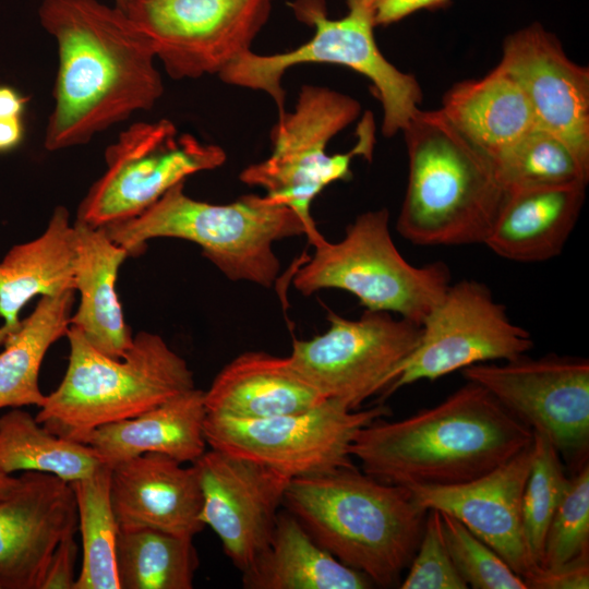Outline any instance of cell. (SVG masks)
<instances>
[{
    "label": "cell",
    "mask_w": 589,
    "mask_h": 589,
    "mask_svg": "<svg viewBox=\"0 0 589 589\" xmlns=\"http://www.w3.org/2000/svg\"><path fill=\"white\" fill-rule=\"evenodd\" d=\"M110 497L119 530L155 529L194 538L203 496L194 467L145 453L111 467Z\"/></svg>",
    "instance_id": "cell-20"
},
{
    "label": "cell",
    "mask_w": 589,
    "mask_h": 589,
    "mask_svg": "<svg viewBox=\"0 0 589 589\" xmlns=\"http://www.w3.org/2000/svg\"><path fill=\"white\" fill-rule=\"evenodd\" d=\"M449 0H368L375 25H388L422 9H433Z\"/></svg>",
    "instance_id": "cell-39"
},
{
    "label": "cell",
    "mask_w": 589,
    "mask_h": 589,
    "mask_svg": "<svg viewBox=\"0 0 589 589\" xmlns=\"http://www.w3.org/2000/svg\"><path fill=\"white\" fill-rule=\"evenodd\" d=\"M105 161L77 209L76 220L92 227L136 217L188 177L224 165L226 153L160 119L123 130L106 148Z\"/></svg>",
    "instance_id": "cell-10"
},
{
    "label": "cell",
    "mask_w": 589,
    "mask_h": 589,
    "mask_svg": "<svg viewBox=\"0 0 589 589\" xmlns=\"http://www.w3.org/2000/svg\"><path fill=\"white\" fill-rule=\"evenodd\" d=\"M191 465L203 496L201 520L217 534L225 554L242 572L269 544L291 479L213 448Z\"/></svg>",
    "instance_id": "cell-16"
},
{
    "label": "cell",
    "mask_w": 589,
    "mask_h": 589,
    "mask_svg": "<svg viewBox=\"0 0 589 589\" xmlns=\"http://www.w3.org/2000/svg\"><path fill=\"white\" fill-rule=\"evenodd\" d=\"M205 417L204 390L194 387L134 418L95 429L85 444L110 467L145 453L192 464L206 450Z\"/></svg>",
    "instance_id": "cell-24"
},
{
    "label": "cell",
    "mask_w": 589,
    "mask_h": 589,
    "mask_svg": "<svg viewBox=\"0 0 589 589\" xmlns=\"http://www.w3.org/2000/svg\"><path fill=\"white\" fill-rule=\"evenodd\" d=\"M101 464L89 445L49 432L21 408L0 417V473L36 471L70 483L89 476Z\"/></svg>",
    "instance_id": "cell-29"
},
{
    "label": "cell",
    "mask_w": 589,
    "mask_h": 589,
    "mask_svg": "<svg viewBox=\"0 0 589 589\" xmlns=\"http://www.w3.org/2000/svg\"><path fill=\"white\" fill-rule=\"evenodd\" d=\"M242 573L247 589H368L373 584L317 544L288 510L267 548Z\"/></svg>",
    "instance_id": "cell-27"
},
{
    "label": "cell",
    "mask_w": 589,
    "mask_h": 589,
    "mask_svg": "<svg viewBox=\"0 0 589 589\" xmlns=\"http://www.w3.org/2000/svg\"><path fill=\"white\" fill-rule=\"evenodd\" d=\"M527 589H588L589 552L553 567H536L525 576Z\"/></svg>",
    "instance_id": "cell-37"
},
{
    "label": "cell",
    "mask_w": 589,
    "mask_h": 589,
    "mask_svg": "<svg viewBox=\"0 0 589 589\" xmlns=\"http://www.w3.org/2000/svg\"><path fill=\"white\" fill-rule=\"evenodd\" d=\"M75 232L69 211L57 206L45 231L14 245L0 262V346L20 328L24 306L36 296L74 289Z\"/></svg>",
    "instance_id": "cell-25"
},
{
    "label": "cell",
    "mask_w": 589,
    "mask_h": 589,
    "mask_svg": "<svg viewBox=\"0 0 589 589\" xmlns=\"http://www.w3.org/2000/svg\"><path fill=\"white\" fill-rule=\"evenodd\" d=\"M348 12L330 19L324 0L289 2L294 16L313 28L312 37L301 46L275 55L248 51L219 77L226 84L261 91L285 111L281 79L291 67L304 63H329L349 68L369 79L382 110V133L386 137L402 132L422 103L418 80L390 63L374 37V16L368 0H346Z\"/></svg>",
    "instance_id": "cell-7"
},
{
    "label": "cell",
    "mask_w": 589,
    "mask_h": 589,
    "mask_svg": "<svg viewBox=\"0 0 589 589\" xmlns=\"http://www.w3.org/2000/svg\"><path fill=\"white\" fill-rule=\"evenodd\" d=\"M408 180L396 228L417 245L484 244L507 191L493 159L441 109H418L402 131Z\"/></svg>",
    "instance_id": "cell-4"
},
{
    "label": "cell",
    "mask_w": 589,
    "mask_h": 589,
    "mask_svg": "<svg viewBox=\"0 0 589 589\" xmlns=\"http://www.w3.org/2000/svg\"><path fill=\"white\" fill-rule=\"evenodd\" d=\"M532 443L492 471L465 483L409 486L423 508L461 521L521 578L538 567L531 560L522 526V495Z\"/></svg>",
    "instance_id": "cell-18"
},
{
    "label": "cell",
    "mask_w": 589,
    "mask_h": 589,
    "mask_svg": "<svg viewBox=\"0 0 589 589\" xmlns=\"http://www.w3.org/2000/svg\"><path fill=\"white\" fill-rule=\"evenodd\" d=\"M74 533L64 536L55 549L40 589H74L77 577L74 567L79 551Z\"/></svg>",
    "instance_id": "cell-38"
},
{
    "label": "cell",
    "mask_w": 589,
    "mask_h": 589,
    "mask_svg": "<svg viewBox=\"0 0 589 589\" xmlns=\"http://www.w3.org/2000/svg\"><path fill=\"white\" fill-rule=\"evenodd\" d=\"M568 483L556 447L533 432L531 467L522 495V526L529 555L537 566L542 565L546 530Z\"/></svg>",
    "instance_id": "cell-33"
},
{
    "label": "cell",
    "mask_w": 589,
    "mask_h": 589,
    "mask_svg": "<svg viewBox=\"0 0 589 589\" xmlns=\"http://www.w3.org/2000/svg\"><path fill=\"white\" fill-rule=\"evenodd\" d=\"M353 97L323 86L304 85L292 111L278 113L271 140L272 154L240 173V180L265 190L268 197L292 208L305 223L311 243L321 233L311 215L314 199L329 184L351 178L356 156L371 160L375 124L365 112L357 142L347 153L329 155L327 144L360 116Z\"/></svg>",
    "instance_id": "cell-8"
},
{
    "label": "cell",
    "mask_w": 589,
    "mask_h": 589,
    "mask_svg": "<svg viewBox=\"0 0 589 589\" xmlns=\"http://www.w3.org/2000/svg\"><path fill=\"white\" fill-rule=\"evenodd\" d=\"M104 228L129 256L141 254L151 239L193 242L227 278L265 288L272 287L280 269L274 242L309 233L292 208L267 195L247 194L228 204H213L189 196L184 182L136 217Z\"/></svg>",
    "instance_id": "cell-5"
},
{
    "label": "cell",
    "mask_w": 589,
    "mask_h": 589,
    "mask_svg": "<svg viewBox=\"0 0 589 589\" xmlns=\"http://www.w3.org/2000/svg\"><path fill=\"white\" fill-rule=\"evenodd\" d=\"M28 100L13 87L0 85V118L22 117Z\"/></svg>",
    "instance_id": "cell-41"
},
{
    "label": "cell",
    "mask_w": 589,
    "mask_h": 589,
    "mask_svg": "<svg viewBox=\"0 0 589 589\" xmlns=\"http://www.w3.org/2000/svg\"><path fill=\"white\" fill-rule=\"evenodd\" d=\"M390 409L376 405L351 410L327 398L298 413L263 419H238L206 412L207 445L269 467L290 479L353 466L350 445L358 431Z\"/></svg>",
    "instance_id": "cell-11"
},
{
    "label": "cell",
    "mask_w": 589,
    "mask_h": 589,
    "mask_svg": "<svg viewBox=\"0 0 589 589\" xmlns=\"http://www.w3.org/2000/svg\"><path fill=\"white\" fill-rule=\"evenodd\" d=\"M441 513L446 546L468 587L474 589H527L524 579L461 521Z\"/></svg>",
    "instance_id": "cell-35"
},
{
    "label": "cell",
    "mask_w": 589,
    "mask_h": 589,
    "mask_svg": "<svg viewBox=\"0 0 589 589\" xmlns=\"http://www.w3.org/2000/svg\"><path fill=\"white\" fill-rule=\"evenodd\" d=\"M401 589H467L446 546L442 516L428 509L424 529Z\"/></svg>",
    "instance_id": "cell-36"
},
{
    "label": "cell",
    "mask_w": 589,
    "mask_h": 589,
    "mask_svg": "<svg viewBox=\"0 0 589 589\" xmlns=\"http://www.w3.org/2000/svg\"><path fill=\"white\" fill-rule=\"evenodd\" d=\"M440 109L492 159L538 128L526 95L497 65L481 79L454 84Z\"/></svg>",
    "instance_id": "cell-26"
},
{
    "label": "cell",
    "mask_w": 589,
    "mask_h": 589,
    "mask_svg": "<svg viewBox=\"0 0 589 589\" xmlns=\"http://www.w3.org/2000/svg\"><path fill=\"white\" fill-rule=\"evenodd\" d=\"M21 478L12 477L11 474L0 473V500L9 496L20 485Z\"/></svg>",
    "instance_id": "cell-42"
},
{
    "label": "cell",
    "mask_w": 589,
    "mask_h": 589,
    "mask_svg": "<svg viewBox=\"0 0 589 589\" xmlns=\"http://www.w3.org/2000/svg\"><path fill=\"white\" fill-rule=\"evenodd\" d=\"M75 290L40 297L34 311L4 342L0 352V410L40 407L45 401L39 387L44 358L57 340L67 335Z\"/></svg>",
    "instance_id": "cell-28"
},
{
    "label": "cell",
    "mask_w": 589,
    "mask_h": 589,
    "mask_svg": "<svg viewBox=\"0 0 589 589\" xmlns=\"http://www.w3.org/2000/svg\"><path fill=\"white\" fill-rule=\"evenodd\" d=\"M129 0H115L116 2V5L119 7L120 9L124 10L127 3H128Z\"/></svg>",
    "instance_id": "cell-43"
},
{
    "label": "cell",
    "mask_w": 589,
    "mask_h": 589,
    "mask_svg": "<svg viewBox=\"0 0 589 589\" xmlns=\"http://www.w3.org/2000/svg\"><path fill=\"white\" fill-rule=\"evenodd\" d=\"M273 0H129L124 12L175 80L218 74L266 24Z\"/></svg>",
    "instance_id": "cell-13"
},
{
    "label": "cell",
    "mask_w": 589,
    "mask_h": 589,
    "mask_svg": "<svg viewBox=\"0 0 589 589\" xmlns=\"http://www.w3.org/2000/svg\"><path fill=\"white\" fill-rule=\"evenodd\" d=\"M111 467L101 464L89 476L70 482L83 560L74 589H120L116 569V543L119 526L110 497Z\"/></svg>",
    "instance_id": "cell-31"
},
{
    "label": "cell",
    "mask_w": 589,
    "mask_h": 589,
    "mask_svg": "<svg viewBox=\"0 0 589 589\" xmlns=\"http://www.w3.org/2000/svg\"><path fill=\"white\" fill-rule=\"evenodd\" d=\"M506 189L588 183L589 168L554 134L536 128L493 159Z\"/></svg>",
    "instance_id": "cell-32"
},
{
    "label": "cell",
    "mask_w": 589,
    "mask_h": 589,
    "mask_svg": "<svg viewBox=\"0 0 589 589\" xmlns=\"http://www.w3.org/2000/svg\"><path fill=\"white\" fill-rule=\"evenodd\" d=\"M587 183L507 191L484 244L508 261L534 263L557 256L573 231Z\"/></svg>",
    "instance_id": "cell-22"
},
{
    "label": "cell",
    "mask_w": 589,
    "mask_h": 589,
    "mask_svg": "<svg viewBox=\"0 0 589 589\" xmlns=\"http://www.w3.org/2000/svg\"><path fill=\"white\" fill-rule=\"evenodd\" d=\"M420 327L417 346L385 396L472 364L513 360L533 348L531 335L509 318L489 287L471 279L449 285Z\"/></svg>",
    "instance_id": "cell-14"
},
{
    "label": "cell",
    "mask_w": 589,
    "mask_h": 589,
    "mask_svg": "<svg viewBox=\"0 0 589 589\" xmlns=\"http://www.w3.org/2000/svg\"><path fill=\"white\" fill-rule=\"evenodd\" d=\"M74 289L80 293L70 325L101 353L122 358L133 341L116 290L128 251L113 242L104 227L75 220Z\"/></svg>",
    "instance_id": "cell-23"
},
{
    "label": "cell",
    "mask_w": 589,
    "mask_h": 589,
    "mask_svg": "<svg viewBox=\"0 0 589 589\" xmlns=\"http://www.w3.org/2000/svg\"><path fill=\"white\" fill-rule=\"evenodd\" d=\"M65 336L67 371L35 416L58 436L85 444L95 429L134 418L195 387L187 361L157 334L139 332L120 359L98 351L71 325Z\"/></svg>",
    "instance_id": "cell-6"
},
{
    "label": "cell",
    "mask_w": 589,
    "mask_h": 589,
    "mask_svg": "<svg viewBox=\"0 0 589 589\" xmlns=\"http://www.w3.org/2000/svg\"><path fill=\"white\" fill-rule=\"evenodd\" d=\"M329 326L311 339H293L294 369L325 398L351 410L396 378L418 344L420 325L370 311L357 320L328 313Z\"/></svg>",
    "instance_id": "cell-12"
},
{
    "label": "cell",
    "mask_w": 589,
    "mask_h": 589,
    "mask_svg": "<svg viewBox=\"0 0 589 589\" xmlns=\"http://www.w3.org/2000/svg\"><path fill=\"white\" fill-rule=\"evenodd\" d=\"M466 381L485 388L560 454L587 460L589 444V362L579 357L520 356L504 363H477L461 370Z\"/></svg>",
    "instance_id": "cell-15"
},
{
    "label": "cell",
    "mask_w": 589,
    "mask_h": 589,
    "mask_svg": "<svg viewBox=\"0 0 589 589\" xmlns=\"http://www.w3.org/2000/svg\"><path fill=\"white\" fill-rule=\"evenodd\" d=\"M38 17L59 58L46 149L85 145L134 112L151 110L163 96L148 38L116 4L43 0Z\"/></svg>",
    "instance_id": "cell-1"
},
{
    "label": "cell",
    "mask_w": 589,
    "mask_h": 589,
    "mask_svg": "<svg viewBox=\"0 0 589 589\" xmlns=\"http://www.w3.org/2000/svg\"><path fill=\"white\" fill-rule=\"evenodd\" d=\"M386 208L359 215L338 242L322 235L311 244L314 253L293 275L303 296L335 288L358 298L365 310L396 313L421 325L450 285L443 262L414 266L396 248Z\"/></svg>",
    "instance_id": "cell-9"
},
{
    "label": "cell",
    "mask_w": 589,
    "mask_h": 589,
    "mask_svg": "<svg viewBox=\"0 0 589 589\" xmlns=\"http://www.w3.org/2000/svg\"><path fill=\"white\" fill-rule=\"evenodd\" d=\"M533 432L473 382L434 407L361 428L351 445L362 471L402 486L472 481L532 443Z\"/></svg>",
    "instance_id": "cell-2"
},
{
    "label": "cell",
    "mask_w": 589,
    "mask_h": 589,
    "mask_svg": "<svg viewBox=\"0 0 589 589\" xmlns=\"http://www.w3.org/2000/svg\"><path fill=\"white\" fill-rule=\"evenodd\" d=\"M516 81L538 128L568 145L589 168V69L570 60L540 23L508 35L497 64Z\"/></svg>",
    "instance_id": "cell-17"
},
{
    "label": "cell",
    "mask_w": 589,
    "mask_h": 589,
    "mask_svg": "<svg viewBox=\"0 0 589 589\" xmlns=\"http://www.w3.org/2000/svg\"><path fill=\"white\" fill-rule=\"evenodd\" d=\"M199 556L193 538L155 529L119 530L120 589H192Z\"/></svg>",
    "instance_id": "cell-30"
},
{
    "label": "cell",
    "mask_w": 589,
    "mask_h": 589,
    "mask_svg": "<svg viewBox=\"0 0 589 589\" xmlns=\"http://www.w3.org/2000/svg\"><path fill=\"white\" fill-rule=\"evenodd\" d=\"M589 552V465H579L546 530L541 567Z\"/></svg>",
    "instance_id": "cell-34"
},
{
    "label": "cell",
    "mask_w": 589,
    "mask_h": 589,
    "mask_svg": "<svg viewBox=\"0 0 589 589\" xmlns=\"http://www.w3.org/2000/svg\"><path fill=\"white\" fill-rule=\"evenodd\" d=\"M22 117L0 118V154L16 148L24 139Z\"/></svg>",
    "instance_id": "cell-40"
},
{
    "label": "cell",
    "mask_w": 589,
    "mask_h": 589,
    "mask_svg": "<svg viewBox=\"0 0 589 589\" xmlns=\"http://www.w3.org/2000/svg\"><path fill=\"white\" fill-rule=\"evenodd\" d=\"M326 399L294 369L289 356L264 351L232 359L204 392L207 413L238 419L303 412Z\"/></svg>",
    "instance_id": "cell-21"
},
{
    "label": "cell",
    "mask_w": 589,
    "mask_h": 589,
    "mask_svg": "<svg viewBox=\"0 0 589 589\" xmlns=\"http://www.w3.org/2000/svg\"><path fill=\"white\" fill-rule=\"evenodd\" d=\"M19 488L0 500V588L40 589L59 542L77 528L69 482L26 471Z\"/></svg>",
    "instance_id": "cell-19"
},
{
    "label": "cell",
    "mask_w": 589,
    "mask_h": 589,
    "mask_svg": "<svg viewBox=\"0 0 589 589\" xmlns=\"http://www.w3.org/2000/svg\"><path fill=\"white\" fill-rule=\"evenodd\" d=\"M1 589V588H0Z\"/></svg>",
    "instance_id": "cell-44"
},
{
    "label": "cell",
    "mask_w": 589,
    "mask_h": 589,
    "mask_svg": "<svg viewBox=\"0 0 589 589\" xmlns=\"http://www.w3.org/2000/svg\"><path fill=\"white\" fill-rule=\"evenodd\" d=\"M283 506L324 550L380 587L399 584L428 514L407 486L354 466L291 479Z\"/></svg>",
    "instance_id": "cell-3"
}]
</instances>
